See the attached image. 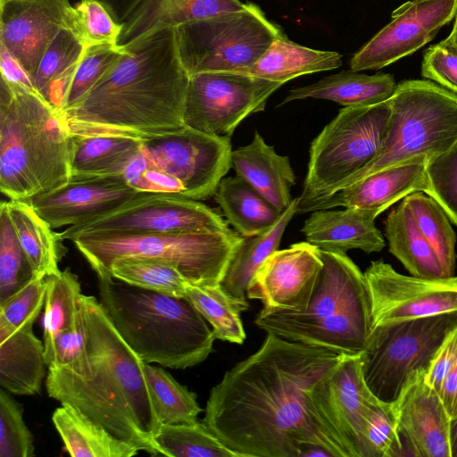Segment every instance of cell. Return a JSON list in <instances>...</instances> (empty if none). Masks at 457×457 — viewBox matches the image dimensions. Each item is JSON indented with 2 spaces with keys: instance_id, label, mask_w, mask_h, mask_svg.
<instances>
[{
  "instance_id": "obj_7",
  "label": "cell",
  "mask_w": 457,
  "mask_h": 457,
  "mask_svg": "<svg viewBox=\"0 0 457 457\" xmlns=\"http://www.w3.org/2000/svg\"><path fill=\"white\" fill-rule=\"evenodd\" d=\"M231 153L230 137L184 126L143 139L122 174L139 192L206 200L231 168Z\"/></svg>"
},
{
  "instance_id": "obj_14",
  "label": "cell",
  "mask_w": 457,
  "mask_h": 457,
  "mask_svg": "<svg viewBox=\"0 0 457 457\" xmlns=\"http://www.w3.org/2000/svg\"><path fill=\"white\" fill-rule=\"evenodd\" d=\"M213 209L198 200L160 193H141L123 206L90 220L69 226L63 239L96 233L145 234L213 232L230 229Z\"/></svg>"
},
{
  "instance_id": "obj_55",
  "label": "cell",
  "mask_w": 457,
  "mask_h": 457,
  "mask_svg": "<svg viewBox=\"0 0 457 457\" xmlns=\"http://www.w3.org/2000/svg\"><path fill=\"white\" fill-rule=\"evenodd\" d=\"M453 43L457 44V12L455 15L454 24L453 26L452 32L447 37Z\"/></svg>"
},
{
  "instance_id": "obj_32",
  "label": "cell",
  "mask_w": 457,
  "mask_h": 457,
  "mask_svg": "<svg viewBox=\"0 0 457 457\" xmlns=\"http://www.w3.org/2000/svg\"><path fill=\"white\" fill-rule=\"evenodd\" d=\"M52 420L71 456L132 457L139 452L69 404L56 408Z\"/></svg>"
},
{
  "instance_id": "obj_42",
  "label": "cell",
  "mask_w": 457,
  "mask_h": 457,
  "mask_svg": "<svg viewBox=\"0 0 457 457\" xmlns=\"http://www.w3.org/2000/svg\"><path fill=\"white\" fill-rule=\"evenodd\" d=\"M34 277L31 266L17 238L7 210L0 207V303Z\"/></svg>"
},
{
  "instance_id": "obj_28",
  "label": "cell",
  "mask_w": 457,
  "mask_h": 457,
  "mask_svg": "<svg viewBox=\"0 0 457 457\" xmlns=\"http://www.w3.org/2000/svg\"><path fill=\"white\" fill-rule=\"evenodd\" d=\"M3 203L34 276L60 273L59 263L67 251L61 233L54 232L28 200Z\"/></svg>"
},
{
  "instance_id": "obj_44",
  "label": "cell",
  "mask_w": 457,
  "mask_h": 457,
  "mask_svg": "<svg viewBox=\"0 0 457 457\" xmlns=\"http://www.w3.org/2000/svg\"><path fill=\"white\" fill-rule=\"evenodd\" d=\"M428 189L457 226V141L444 153L428 159L426 163Z\"/></svg>"
},
{
  "instance_id": "obj_21",
  "label": "cell",
  "mask_w": 457,
  "mask_h": 457,
  "mask_svg": "<svg viewBox=\"0 0 457 457\" xmlns=\"http://www.w3.org/2000/svg\"><path fill=\"white\" fill-rule=\"evenodd\" d=\"M425 373L412 376L392 403L399 431L410 455L452 457V419L439 394L425 382Z\"/></svg>"
},
{
  "instance_id": "obj_40",
  "label": "cell",
  "mask_w": 457,
  "mask_h": 457,
  "mask_svg": "<svg viewBox=\"0 0 457 457\" xmlns=\"http://www.w3.org/2000/svg\"><path fill=\"white\" fill-rule=\"evenodd\" d=\"M160 454L170 457H237L204 424H161L154 436Z\"/></svg>"
},
{
  "instance_id": "obj_49",
  "label": "cell",
  "mask_w": 457,
  "mask_h": 457,
  "mask_svg": "<svg viewBox=\"0 0 457 457\" xmlns=\"http://www.w3.org/2000/svg\"><path fill=\"white\" fill-rule=\"evenodd\" d=\"M421 75L457 95V44L446 37L430 46L423 54Z\"/></svg>"
},
{
  "instance_id": "obj_23",
  "label": "cell",
  "mask_w": 457,
  "mask_h": 457,
  "mask_svg": "<svg viewBox=\"0 0 457 457\" xmlns=\"http://www.w3.org/2000/svg\"><path fill=\"white\" fill-rule=\"evenodd\" d=\"M375 219L358 209L317 210L312 212L301 230L307 242L323 251L346 253L359 249L366 253H378L386 241Z\"/></svg>"
},
{
  "instance_id": "obj_5",
  "label": "cell",
  "mask_w": 457,
  "mask_h": 457,
  "mask_svg": "<svg viewBox=\"0 0 457 457\" xmlns=\"http://www.w3.org/2000/svg\"><path fill=\"white\" fill-rule=\"evenodd\" d=\"M100 303L114 327L145 363L187 369L204 361L216 339L187 297L97 277Z\"/></svg>"
},
{
  "instance_id": "obj_13",
  "label": "cell",
  "mask_w": 457,
  "mask_h": 457,
  "mask_svg": "<svg viewBox=\"0 0 457 457\" xmlns=\"http://www.w3.org/2000/svg\"><path fill=\"white\" fill-rule=\"evenodd\" d=\"M282 85L244 72L191 75L184 103V126L230 137L246 117L265 109L269 97Z\"/></svg>"
},
{
  "instance_id": "obj_4",
  "label": "cell",
  "mask_w": 457,
  "mask_h": 457,
  "mask_svg": "<svg viewBox=\"0 0 457 457\" xmlns=\"http://www.w3.org/2000/svg\"><path fill=\"white\" fill-rule=\"evenodd\" d=\"M71 133L64 114L37 90L1 78L0 189L29 200L71 178Z\"/></svg>"
},
{
  "instance_id": "obj_27",
  "label": "cell",
  "mask_w": 457,
  "mask_h": 457,
  "mask_svg": "<svg viewBox=\"0 0 457 457\" xmlns=\"http://www.w3.org/2000/svg\"><path fill=\"white\" fill-rule=\"evenodd\" d=\"M396 86L392 74L367 75L351 69L290 89L279 105L307 98L329 100L345 107L372 105L390 99Z\"/></svg>"
},
{
  "instance_id": "obj_36",
  "label": "cell",
  "mask_w": 457,
  "mask_h": 457,
  "mask_svg": "<svg viewBox=\"0 0 457 457\" xmlns=\"http://www.w3.org/2000/svg\"><path fill=\"white\" fill-rule=\"evenodd\" d=\"M152 403L161 424L194 423L203 411L197 395L162 367L145 364Z\"/></svg>"
},
{
  "instance_id": "obj_10",
  "label": "cell",
  "mask_w": 457,
  "mask_h": 457,
  "mask_svg": "<svg viewBox=\"0 0 457 457\" xmlns=\"http://www.w3.org/2000/svg\"><path fill=\"white\" fill-rule=\"evenodd\" d=\"M391 115L387 101L344 107L313 139L297 213L335 193L382 149Z\"/></svg>"
},
{
  "instance_id": "obj_41",
  "label": "cell",
  "mask_w": 457,
  "mask_h": 457,
  "mask_svg": "<svg viewBox=\"0 0 457 457\" xmlns=\"http://www.w3.org/2000/svg\"><path fill=\"white\" fill-rule=\"evenodd\" d=\"M125 283L175 297H187L189 283L179 270L165 262L122 259L110 268L109 275Z\"/></svg>"
},
{
  "instance_id": "obj_39",
  "label": "cell",
  "mask_w": 457,
  "mask_h": 457,
  "mask_svg": "<svg viewBox=\"0 0 457 457\" xmlns=\"http://www.w3.org/2000/svg\"><path fill=\"white\" fill-rule=\"evenodd\" d=\"M187 298L212 328L216 339L241 345L246 335L241 320L242 309L220 284L197 286L188 283Z\"/></svg>"
},
{
  "instance_id": "obj_52",
  "label": "cell",
  "mask_w": 457,
  "mask_h": 457,
  "mask_svg": "<svg viewBox=\"0 0 457 457\" xmlns=\"http://www.w3.org/2000/svg\"><path fill=\"white\" fill-rule=\"evenodd\" d=\"M452 420L457 418V361L449 371L438 392Z\"/></svg>"
},
{
  "instance_id": "obj_30",
  "label": "cell",
  "mask_w": 457,
  "mask_h": 457,
  "mask_svg": "<svg viewBox=\"0 0 457 457\" xmlns=\"http://www.w3.org/2000/svg\"><path fill=\"white\" fill-rule=\"evenodd\" d=\"M142 140L124 136L71 134L70 179L122 174Z\"/></svg>"
},
{
  "instance_id": "obj_51",
  "label": "cell",
  "mask_w": 457,
  "mask_h": 457,
  "mask_svg": "<svg viewBox=\"0 0 457 457\" xmlns=\"http://www.w3.org/2000/svg\"><path fill=\"white\" fill-rule=\"evenodd\" d=\"M0 69L1 78L36 90L31 78L2 45H0Z\"/></svg>"
},
{
  "instance_id": "obj_16",
  "label": "cell",
  "mask_w": 457,
  "mask_h": 457,
  "mask_svg": "<svg viewBox=\"0 0 457 457\" xmlns=\"http://www.w3.org/2000/svg\"><path fill=\"white\" fill-rule=\"evenodd\" d=\"M457 0H411L350 61L356 71L379 70L420 50L455 18Z\"/></svg>"
},
{
  "instance_id": "obj_46",
  "label": "cell",
  "mask_w": 457,
  "mask_h": 457,
  "mask_svg": "<svg viewBox=\"0 0 457 457\" xmlns=\"http://www.w3.org/2000/svg\"><path fill=\"white\" fill-rule=\"evenodd\" d=\"M33 436L25 424L23 408L0 389V457H34Z\"/></svg>"
},
{
  "instance_id": "obj_29",
  "label": "cell",
  "mask_w": 457,
  "mask_h": 457,
  "mask_svg": "<svg viewBox=\"0 0 457 457\" xmlns=\"http://www.w3.org/2000/svg\"><path fill=\"white\" fill-rule=\"evenodd\" d=\"M298 197L282 212L278 220L268 230L244 237L220 283L223 291L240 306L243 312L249 307L247 288L264 261L279 245L285 229L297 213Z\"/></svg>"
},
{
  "instance_id": "obj_34",
  "label": "cell",
  "mask_w": 457,
  "mask_h": 457,
  "mask_svg": "<svg viewBox=\"0 0 457 457\" xmlns=\"http://www.w3.org/2000/svg\"><path fill=\"white\" fill-rule=\"evenodd\" d=\"M341 54L300 46L282 33L247 72L285 84L296 77L340 67Z\"/></svg>"
},
{
  "instance_id": "obj_6",
  "label": "cell",
  "mask_w": 457,
  "mask_h": 457,
  "mask_svg": "<svg viewBox=\"0 0 457 457\" xmlns=\"http://www.w3.org/2000/svg\"><path fill=\"white\" fill-rule=\"evenodd\" d=\"M322 269L302 312L262 308L254 324L266 333L338 354L366 347L372 328L371 298L364 272L346 253L320 249Z\"/></svg>"
},
{
  "instance_id": "obj_20",
  "label": "cell",
  "mask_w": 457,
  "mask_h": 457,
  "mask_svg": "<svg viewBox=\"0 0 457 457\" xmlns=\"http://www.w3.org/2000/svg\"><path fill=\"white\" fill-rule=\"evenodd\" d=\"M141 193L123 174L70 179L61 187L28 200L53 228L80 224L109 213Z\"/></svg>"
},
{
  "instance_id": "obj_53",
  "label": "cell",
  "mask_w": 457,
  "mask_h": 457,
  "mask_svg": "<svg viewBox=\"0 0 457 457\" xmlns=\"http://www.w3.org/2000/svg\"><path fill=\"white\" fill-rule=\"evenodd\" d=\"M103 4L114 20L120 23L125 20L138 0H96Z\"/></svg>"
},
{
  "instance_id": "obj_2",
  "label": "cell",
  "mask_w": 457,
  "mask_h": 457,
  "mask_svg": "<svg viewBox=\"0 0 457 457\" xmlns=\"http://www.w3.org/2000/svg\"><path fill=\"white\" fill-rule=\"evenodd\" d=\"M79 303L84 350L71 363L48 369V396L138 451L161 455L154 444L160 422L145 380V362L120 335L100 301L82 294Z\"/></svg>"
},
{
  "instance_id": "obj_1",
  "label": "cell",
  "mask_w": 457,
  "mask_h": 457,
  "mask_svg": "<svg viewBox=\"0 0 457 457\" xmlns=\"http://www.w3.org/2000/svg\"><path fill=\"white\" fill-rule=\"evenodd\" d=\"M345 355L267 333L212 388L203 421L237 457H299L309 445L351 457L313 396Z\"/></svg>"
},
{
  "instance_id": "obj_37",
  "label": "cell",
  "mask_w": 457,
  "mask_h": 457,
  "mask_svg": "<svg viewBox=\"0 0 457 457\" xmlns=\"http://www.w3.org/2000/svg\"><path fill=\"white\" fill-rule=\"evenodd\" d=\"M44 305V345L59 334L77 328L81 324L79 298L81 286L69 268L46 277Z\"/></svg>"
},
{
  "instance_id": "obj_38",
  "label": "cell",
  "mask_w": 457,
  "mask_h": 457,
  "mask_svg": "<svg viewBox=\"0 0 457 457\" xmlns=\"http://www.w3.org/2000/svg\"><path fill=\"white\" fill-rule=\"evenodd\" d=\"M414 220L437 255L446 277L453 276L456 267V234L442 207L423 192L404 198Z\"/></svg>"
},
{
  "instance_id": "obj_48",
  "label": "cell",
  "mask_w": 457,
  "mask_h": 457,
  "mask_svg": "<svg viewBox=\"0 0 457 457\" xmlns=\"http://www.w3.org/2000/svg\"><path fill=\"white\" fill-rule=\"evenodd\" d=\"M74 8L77 29L85 47L118 45L122 23L116 21L103 4L96 0H80Z\"/></svg>"
},
{
  "instance_id": "obj_24",
  "label": "cell",
  "mask_w": 457,
  "mask_h": 457,
  "mask_svg": "<svg viewBox=\"0 0 457 457\" xmlns=\"http://www.w3.org/2000/svg\"><path fill=\"white\" fill-rule=\"evenodd\" d=\"M245 4L239 0H138L122 21L118 45L127 46L145 35L220 12L240 11Z\"/></svg>"
},
{
  "instance_id": "obj_33",
  "label": "cell",
  "mask_w": 457,
  "mask_h": 457,
  "mask_svg": "<svg viewBox=\"0 0 457 457\" xmlns=\"http://www.w3.org/2000/svg\"><path fill=\"white\" fill-rule=\"evenodd\" d=\"M213 196L227 222L243 237L268 230L282 214L237 175L224 177Z\"/></svg>"
},
{
  "instance_id": "obj_8",
  "label": "cell",
  "mask_w": 457,
  "mask_h": 457,
  "mask_svg": "<svg viewBox=\"0 0 457 457\" xmlns=\"http://www.w3.org/2000/svg\"><path fill=\"white\" fill-rule=\"evenodd\" d=\"M244 237L235 229L213 232L96 233L72 241L97 277L109 275L113 262L148 259L176 266L193 285L220 284Z\"/></svg>"
},
{
  "instance_id": "obj_47",
  "label": "cell",
  "mask_w": 457,
  "mask_h": 457,
  "mask_svg": "<svg viewBox=\"0 0 457 457\" xmlns=\"http://www.w3.org/2000/svg\"><path fill=\"white\" fill-rule=\"evenodd\" d=\"M46 277L34 276L24 287L0 303V323L12 329L33 328L45 305Z\"/></svg>"
},
{
  "instance_id": "obj_3",
  "label": "cell",
  "mask_w": 457,
  "mask_h": 457,
  "mask_svg": "<svg viewBox=\"0 0 457 457\" xmlns=\"http://www.w3.org/2000/svg\"><path fill=\"white\" fill-rule=\"evenodd\" d=\"M72 106L62 110L71 133L145 139L184 127L190 75L176 29L145 35Z\"/></svg>"
},
{
  "instance_id": "obj_18",
  "label": "cell",
  "mask_w": 457,
  "mask_h": 457,
  "mask_svg": "<svg viewBox=\"0 0 457 457\" xmlns=\"http://www.w3.org/2000/svg\"><path fill=\"white\" fill-rule=\"evenodd\" d=\"M314 401L341 437L351 457H367L365 429L369 415L380 402L368 387L361 370V353L345 355L316 386Z\"/></svg>"
},
{
  "instance_id": "obj_26",
  "label": "cell",
  "mask_w": 457,
  "mask_h": 457,
  "mask_svg": "<svg viewBox=\"0 0 457 457\" xmlns=\"http://www.w3.org/2000/svg\"><path fill=\"white\" fill-rule=\"evenodd\" d=\"M44 343L32 328L12 329L0 323V386L17 395L40 392L46 373Z\"/></svg>"
},
{
  "instance_id": "obj_54",
  "label": "cell",
  "mask_w": 457,
  "mask_h": 457,
  "mask_svg": "<svg viewBox=\"0 0 457 457\" xmlns=\"http://www.w3.org/2000/svg\"><path fill=\"white\" fill-rule=\"evenodd\" d=\"M451 450H452V457H457V418L452 420Z\"/></svg>"
},
{
  "instance_id": "obj_15",
  "label": "cell",
  "mask_w": 457,
  "mask_h": 457,
  "mask_svg": "<svg viewBox=\"0 0 457 457\" xmlns=\"http://www.w3.org/2000/svg\"><path fill=\"white\" fill-rule=\"evenodd\" d=\"M371 298L372 326L457 312V276L403 275L383 260L364 271Z\"/></svg>"
},
{
  "instance_id": "obj_22",
  "label": "cell",
  "mask_w": 457,
  "mask_h": 457,
  "mask_svg": "<svg viewBox=\"0 0 457 457\" xmlns=\"http://www.w3.org/2000/svg\"><path fill=\"white\" fill-rule=\"evenodd\" d=\"M428 158H419L370 174L311 205L308 210L344 207L377 218L391 205L415 192L426 193Z\"/></svg>"
},
{
  "instance_id": "obj_43",
  "label": "cell",
  "mask_w": 457,
  "mask_h": 457,
  "mask_svg": "<svg viewBox=\"0 0 457 457\" xmlns=\"http://www.w3.org/2000/svg\"><path fill=\"white\" fill-rule=\"evenodd\" d=\"M125 52L126 48L119 45L105 44L85 47L62 111L79 101Z\"/></svg>"
},
{
  "instance_id": "obj_9",
  "label": "cell",
  "mask_w": 457,
  "mask_h": 457,
  "mask_svg": "<svg viewBox=\"0 0 457 457\" xmlns=\"http://www.w3.org/2000/svg\"><path fill=\"white\" fill-rule=\"evenodd\" d=\"M389 102L391 115L381 151L337 190L384 169L436 156L457 141L454 93L428 79H407L397 84Z\"/></svg>"
},
{
  "instance_id": "obj_35",
  "label": "cell",
  "mask_w": 457,
  "mask_h": 457,
  "mask_svg": "<svg viewBox=\"0 0 457 457\" xmlns=\"http://www.w3.org/2000/svg\"><path fill=\"white\" fill-rule=\"evenodd\" d=\"M84 50L85 45L79 33L65 29L52 41L39 62L34 87L61 110Z\"/></svg>"
},
{
  "instance_id": "obj_12",
  "label": "cell",
  "mask_w": 457,
  "mask_h": 457,
  "mask_svg": "<svg viewBox=\"0 0 457 457\" xmlns=\"http://www.w3.org/2000/svg\"><path fill=\"white\" fill-rule=\"evenodd\" d=\"M457 328V312L372 326L361 370L372 394L393 403L412 376L426 372L445 339Z\"/></svg>"
},
{
  "instance_id": "obj_11",
  "label": "cell",
  "mask_w": 457,
  "mask_h": 457,
  "mask_svg": "<svg viewBox=\"0 0 457 457\" xmlns=\"http://www.w3.org/2000/svg\"><path fill=\"white\" fill-rule=\"evenodd\" d=\"M176 30L181 61L190 76L212 71L247 73L283 33L253 3Z\"/></svg>"
},
{
  "instance_id": "obj_17",
  "label": "cell",
  "mask_w": 457,
  "mask_h": 457,
  "mask_svg": "<svg viewBox=\"0 0 457 457\" xmlns=\"http://www.w3.org/2000/svg\"><path fill=\"white\" fill-rule=\"evenodd\" d=\"M65 29L78 32L69 0H0V45L32 81L47 47Z\"/></svg>"
},
{
  "instance_id": "obj_19",
  "label": "cell",
  "mask_w": 457,
  "mask_h": 457,
  "mask_svg": "<svg viewBox=\"0 0 457 457\" xmlns=\"http://www.w3.org/2000/svg\"><path fill=\"white\" fill-rule=\"evenodd\" d=\"M323 262L320 249L299 242L273 252L261 265L247 288V298L263 308L302 312L309 304Z\"/></svg>"
},
{
  "instance_id": "obj_45",
  "label": "cell",
  "mask_w": 457,
  "mask_h": 457,
  "mask_svg": "<svg viewBox=\"0 0 457 457\" xmlns=\"http://www.w3.org/2000/svg\"><path fill=\"white\" fill-rule=\"evenodd\" d=\"M365 444L367 457L406 455L392 403L380 401L373 407L366 425Z\"/></svg>"
},
{
  "instance_id": "obj_25",
  "label": "cell",
  "mask_w": 457,
  "mask_h": 457,
  "mask_svg": "<svg viewBox=\"0 0 457 457\" xmlns=\"http://www.w3.org/2000/svg\"><path fill=\"white\" fill-rule=\"evenodd\" d=\"M231 168L278 212L290 205L295 185L290 159L278 154L258 132L248 145L232 150Z\"/></svg>"
},
{
  "instance_id": "obj_50",
  "label": "cell",
  "mask_w": 457,
  "mask_h": 457,
  "mask_svg": "<svg viewBox=\"0 0 457 457\" xmlns=\"http://www.w3.org/2000/svg\"><path fill=\"white\" fill-rule=\"evenodd\" d=\"M457 361V328L445 339L425 373V382L437 393Z\"/></svg>"
},
{
  "instance_id": "obj_31",
  "label": "cell",
  "mask_w": 457,
  "mask_h": 457,
  "mask_svg": "<svg viewBox=\"0 0 457 457\" xmlns=\"http://www.w3.org/2000/svg\"><path fill=\"white\" fill-rule=\"evenodd\" d=\"M385 237L389 252L411 275L428 278L446 277L405 199L388 213L385 221Z\"/></svg>"
}]
</instances>
